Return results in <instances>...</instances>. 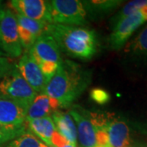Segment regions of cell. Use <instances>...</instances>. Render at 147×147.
<instances>
[{"label":"cell","instance_id":"6da1fadb","mask_svg":"<svg viewBox=\"0 0 147 147\" xmlns=\"http://www.w3.org/2000/svg\"><path fill=\"white\" fill-rule=\"evenodd\" d=\"M91 71L69 61H62L42 93L57 100L61 107H68L88 88Z\"/></svg>","mask_w":147,"mask_h":147},{"label":"cell","instance_id":"7a4b0ae2","mask_svg":"<svg viewBox=\"0 0 147 147\" xmlns=\"http://www.w3.org/2000/svg\"><path fill=\"white\" fill-rule=\"evenodd\" d=\"M46 34L53 37L61 51L79 60H89L98 51L94 30L79 26L48 24Z\"/></svg>","mask_w":147,"mask_h":147},{"label":"cell","instance_id":"3957f363","mask_svg":"<svg viewBox=\"0 0 147 147\" xmlns=\"http://www.w3.org/2000/svg\"><path fill=\"white\" fill-rule=\"evenodd\" d=\"M37 95L21 77L16 65L0 80V99L15 102L26 110Z\"/></svg>","mask_w":147,"mask_h":147},{"label":"cell","instance_id":"277c9868","mask_svg":"<svg viewBox=\"0 0 147 147\" xmlns=\"http://www.w3.org/2000/svg\"><path fill=\"white\" fill-rule=\"evenodd\" d=\"M50 23L64 26H84L87 13L82 1L52 0L49 1Z\"/></svg>","mask_w":147,"mask_h":147},{"label":"cell","instance_id":"5b68a950","mask_svg":"<svg viewBox=\"0 0 147 147\" xmlns=\"http://www.w3.org/2000/svg\"><path fill=\"white\" fill-rule=\"evenodd\" d=\"M0 47L11 57H19L23 47L18 34L15 14L9 9L0 7Z\"/></svg>","mask_w":147,"mask_h":147},{"label":"cell","instance_id":"8992f818","mask_svg":"<svg viewBox=\"0 0 147 147\" xmlns=\"http://www.w3.org/2000/svg\"><path fill=\"white\" fill-rule=\"evenodd\" d=\"M142 8L118 22L112 28L109 38L110 49L119 51L125 46L132 34L147 21V15Z\"/></svg>","mask_w":147,"mask_h":147},{"label":"cell","instance_id":"52a82bcc","mask_svg":"<svg viewBox=\"0 0 147 147\" xmlns=\"http://www.w3.org/2000/svg\"><path fill=\"white\" fill-rule=\"evenodd\" d=\"M28 52L38 65L42 62H53L58 65L62 62L57 43L48 34H43L38 37Z\"/></svg>","mask_w":147,"mask_h":147},{"label":"cell","instance_id":"ba28073f","mask_svg":"<svg viewBox=\"0 0 147 147\" xmlns=\"http://www.w3.org/2000/svg\"><path fill=\"white\" fill-rule=\"evenodd\" d=\"M16 67L21 77L37 93H42L47 82L35 61L30 57L28 51L21 55Z\"/></svg>","mask_w":147,"mask_h":147},{"label":"cell","instance_id":"9c48e42d","mask_svg":"<svg viewBox=\"0 0 147 147\" xmlns=\"http://www.w3.org/2000/svg\"><path fill=\"white\" fill-rule=\"evenodd\" d=\"M11 7L16 14L35 21L50 23L49 1L46 0H12Z\"/></svg>","mask_w":147,"mask_h":147},{"label":"cell","instance_id":"30bf717a","mask_svg":"<svg viewBox=\"0 0 147 147\" xmlns=\"http://www.w3.org/2000/svg\"><path fill=\"white\" fill-rule=\"evenodd\" d=\"M26 109L15 102L0 99L1 124L11 127L26 126Z\"/></svg>","mask_w":147,"mask_h":147},{"label":"cell","instance_id":"8fae6325","mask_svg":"<svg viewBox=\"0 0 147 147\" xmlns=\"http://www.w3.org/2000/svg\"><path fill=\"white\" fill-rule=\"evenodd\" d=\"M106 131L111 147H133L130 127L124 120L113 116Z\"/></svg>","mask_w":147,"mask_h":147},{"label":"cell","instance_id":"7c38bea8","mask_svg":"<svg viewBox=\"0 0 147 147\" xmlns=\"http://www.w3.org/2000/svg\"><path fill=\"white\" fill-rule=\"evenodd\" d=\"M61 108L57 100L44 93H39L35 96L29 106L26 113V121L51 117L53 113Z\"/></svg>","mask_w":147,"mask_h":147},{"label":"cell","instance_id":"4fadbf2b","mask_svg":"<svg viewBox=\"0 0 147 147\" xmlns=\"http://www.w3.org/2000/svg\"><path fill=\"white\" fill-rule=\"evenodd\" d=\"M127 60L136 65H147V26L132 40L124 46Z\"/></svg>","mask_w":147,"mask_h":147},{"label":"cell","instance_id":"5bb4252c","mask_svg":"<svg viewBox=\"0 0 147 147\" xmlns=\"http://www.w3.org/2000/svg\"><path fill=\"white\" fill-rule=\"evenodd\" d=\"M75 123L77 135L82 147H96V132L92 123L88 117L74 110L69 113Z\"/></svg>","mask_w":147,"mask_h":147},{"label":"cell","instance_id":"9a60e30c","mask_svg":"<svg viewBox=\"0 0 147 147\" xmlns=\"http://www.w3.org/2000/svg\"><path fill=\"white\" fill-rule=\"evenodd\" d=\"M51 117L55 123L57 131L68 142V143L76 146L78 141L77 128L70 115L66 112L57 110Z\"/></svg>","mask_w":147,"mask_h":147},{"label":"cell","instance_id":"2e32d148","mask_svg":"<svg viewBox=\"0 0 147 147\" xmlns=\"http://www.w3.org/2000/svg\"><path fill=\"white\" fill-rule=\"evenodd\" d=\"M120 0H88L82 1L87 16L92 20L100 19L116 10L122 4Z\"/></svg>","mask_w":147,"mask_h":147},{"label":"cell","instance_id":"e0dca14e","mask_svg":"<svg viewBox=\"0 0 147 147\" xmlns=\"http://www.w3.org/2000/svg\"><path fill=\"white\" fill-rule=\"evenodd\" d=\"M26 122L27 127L35 137H38L42 143L46 144L48 146L53 147L52 138L57 129L52 117H45Z\"/></svg>","mask_w":147,"mask_h":147},{"label":"cell","instance_id":"ac0fdd59","mask_svg":"<svg viewBox=\"0 0 147 147\" xmlns=\"http://www.w3.org/2000/svg\"><path fill=\"white\" fill-rule=\"evenodd\" d=\"M15 16H16V21H17V25L31 32L37 38L41 36L43 34H46L47 26L49 23L44 22V21L32 20L30 18L21 16L19 14H15Z\"/></svg>","mask_w":147,"mask_h":147},{"label":"cell","instance_id":"d6986e66","mask_svg":"<svg viewBox=\"0 0 147 147\" xmlns=\"http://www.w3.org/2000/svg\"><path fill=\"white\" fill-rule=\"evenodd\" d=\"M145 6H147V0H134L127 3L126 5L123 6V7L111 19L110 25L112 28L115 26L118 22H119L123 19L133 14L134 12H136L137 11L141 9Z\"/></svg>","mask_w":147,"mask_h":147},{"label":"cell","instance_id":"ffe728a7","mask_svg":"<svg viewBox=\"0 0 147 147\" xmlns=\"http://www.w3.org/2000/svg\"><path fill=\"white\" fill-rule=\"evenodd\" d=\"M0 147H40V142L31 132L26 131L10 142L0 145Z\"/></svg>","mask_w":147,"mask_h":147},{"label":"cell","instance_id":"44dd1931","mask_svg":"<svg viewBox=\"0 0 147 147\" xmlns=\"http://www.w3.org/2000/svg\"><path fill=\"white\" fill-rule=\"evenodd\" d=\"M26 126L11 127L0 123V145L10 142L25 133L26 131Z\"/></svg>","mask_w":147,"mask_h":147},{"label":"cell","instance_id":"7402d4cb","mask_svg":"<svg viewBox=\"0 0 147 147\" xmlns=\"http://www.w3.org/2000/svg\"><path fill=\"white\" fill-rule=\"evenodd\" d=\"M90 96L93 101L100 105L106 104L110 99L108 92L102 88H93L90 92Z\"/></svg>","mask_w":147,"mask_h":147},{"label":"cell","instance_id":"603a6c76","mask_svg":"<svg viewBox=\"0 0 147 147\" xmlns=\"http://www.w3.org/2000/svg\"><path fill=\"white\" fill-rule=\"evenodd\" d=\"M38 66L41 69L44 78L48 83L57 72L59 65L53 62H42L40 65H38Z\"/></svg>","mask_w":147,"mask_h":147},{"label":"cell","instance_id":"cb8c5ba5","mask_svg":"<svg viewBox=\"0 0 147 147\" xmlns=\"http://www.w3.org/2000/svg\"><path fill=\"white\" fill-rule=\"evenodd\" d=\"M16 65L11 62L7 57H0V80L5 76L7 74L15 67Z\"/></svg>","mask_w":147,"mask_h":147},{"label":"cell","instance_id":"d4e9b609","mask_svg":"<svg viewBox=\"0 0 147 147\" xmlns=\"http://www.w3.org/2000/svg\"><path fill=\"white\" fill-rule=\"evenodd\" d=\"M52 144L53 147H63L65 145L68 144V142L57 131H56L52 138Z\"/></svg>","mask_w":147,"mask_h":147},{"label":"cell","instance_id":"484cf974","mask_svg":"<svg viewBox=\"0 0 147 147\" xmlns=\"http://www.w3.org/2000/svg\"><path fill=\"white\" fill-rule=\"evenodd\" d=\"M63 147H77V146H74V145H72V144H69V143H68V144L65 145Z\"/></svg>","mask_w":147,"mask_h":147},{"label":"cell","instance_id":"4316f807","mask_svg":"<svg viewBox=\"0 0 147 147\" xmlns=\"http://www.w3.org/2000/svg\"><path fill=\"white\" fill-rule=\"evenodd\" d=\"M40 147H52V146H47L46 144H44V143H42V142H40Z\"/></svg>","mask_w":147,"mask_h":147},{"label":"cell","instance_id":"83f0119b","mask_svg":"<svg viewBox=\"0 0 147 147\" xmlns=\"http://www.w3.org/2000/svg\"><path fill=\"white\" fill-rule=\"evenodd\" d=\"M139 147H147V145H146V146H139Z\"/></svg>","mask_w":147,"mask_h":147},{"label":"cell","instance_id":"f1b7e54d","mask_svg":"<svg viewBox=\"0 0 147 147\" xmlns=\"http://www.w3.org/2000/svg\"><path fill=\"white\" fill-rule=\"evenodd\" d=\"M0 55H3V53H1V52H0Z\"/></svg>","mask_w":147,"mask_h":147},{"label":"cell","instance_id":"f546056e","mask_svg":"<svg viewBox=\"0 0 147 147\" xmlns=\"http://www.w3.org/2000/svg\"><path fill=\"white\" fill-rule=\"evenodd\" d=\"M96 147H100V146H96Z\"/></svg>","mask_w":147,"mask_h":147}]
</instances>
